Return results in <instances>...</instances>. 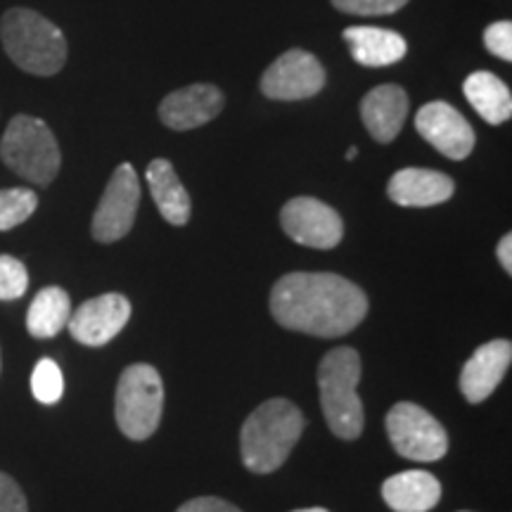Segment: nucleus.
I'll use <instances>...</instances> for the list:
<instances>
[{
    "mask_svg": "<svg viewBox=\"0 0 512 512\" xmlns=\"http://www.w3.org/2000/svg\"><path fill=\"white\" fill-rule=\"evenodd\" d=\"M271 313L285 330L344 337L363 323L368 297L337 273H287L273 285Z\"/></svg>",
    "mask_w": 512,
    "mask_h": 512,
    "instance_id": "f257e3e1",
    "label": "nucleus"
},
{
    "mask_svg": "<svg viewBox=\"0 0 512 512\" xmlns=\"http://www.w3.org/2000/svg\"><path fill=\"white\" fill-rule=\"evenodd\" d=\"M306 418L290 399L275 396L261 403L240 432L242 463L254 475H268L285 465L304 434Z\"/></svg>",
    "mask_w": 512,
    "mask_h": 512,
    "instance_id": "f03ea898",
    "label": "nucleus"
},
{
    "mask_svg": "<svg viewBox=\"0 0 512 512\" xmlns=\"http://www.w3.org/2000/svg\"><path fill=\"white\" fill-rule=\"evenodd\" d=\"M5 55L22 72L55 76L67 64V38L48 17L29 8H12L0 19Z\"/></svg>",
    "mask_w": 512,
    "mask_h": 512,
    "instance_id": "7ed1b4c3",
    "label": "nucleus"
},
{
    "mask_svg": "<svg viewBox=\"0 0 512 512\" xmlns=\"http://www.w3.org/2000/svg\"><path fill=\"white\" fill-rule=\"evenodd\" d=\"M358 380H361V356L356 349L337 347L320 361V408L332 434L339 439H358L366 425L361 396L356 392Z\"/></svg>",
    "mask_w": 512,
    "mask_h": 512,
    "instance_id": "20e7f679",
    "label": "nucleus"
},
{
    "mask_svg": "<svg viewBox=\"0 0 512 512\" xmlns=\"http://www.w3.org/2000/svg\"><path fill=\"white\" fill-rule=\"evenodd\" d=\"M0 159L19 178L34 185H50L60 174L62 152L55 133L43 119L17 114L0 140Z\"/></svg>",
    "mask_w": 512,
    "mask_h": 512,
    "instance_id": "39448f33",
    "label": "nucleus"
},
{
    "mask_svg": "<svg viewBox=\"0 0 512 512\" xmlns=\"http://www.w3.org/2000/svg\"><path fill=\"white\" fill-rule=\"evenodd\" d=\"M164 413V382L155 366L133 363L119 377L114 415L119 430L133 441H145L157 432Z\"/></svg>",
    "mask_w": 512,
    "mask_h": 512,
    "instance_id": "423d86ee",
    "label": "nucleus"
},
{
    "mask_svg": "<svg viewBox=\"0 0 512 512\" xmlns=\"http://www.w3.org/2000/svg\"><path fill=\"white\" fill-rule=\"evenodd\" d=\"M387 434L394 451L418 463H434L448 451V434L441 422L418 403L401 401L387 413Z\"/></svg>",
    "mask_w": 512,
    "mask_h": 512,
    "instance_id": "0eeeda50",
    "label": "nucleus"
},
{
    "mask_svg": "<svg viewBox=\"0 0 512 512\" xmlns=\"http://www.w3.org/2000/svg\"><path fill=\"white\" fill-rule=\"evenodd\" d=\"M140 204V181L131 164H119L93 214V238L112 245L131 233Z\"/></svg>",
    "mask_w": 512,
    "mask_h": 512,
    "instance_id": "6e6552de",
    "label": "nucleus"
},
{
    "mask_svg": "<svg viewBox=\"0 0 512 512\" xmlns=\"http://www.w3.org/2000/svg\"><path fill=\"white\" fill-rule=\"evenodd\" d=\"M328 74L316 55L306 50H287L261 76V93L268 100H309L325 88Z\"/></svg>",
    "mask_w": 512,
    "mask_h": 512,
    "instance_id": "1a4fd4ad",
    "label": "nucleus"
},
{
    "mask_svg": "<svg viewBox=\"0 0 512 512\" xmlns=\"http://www.w3.org/2000/svg\"><path fill=\"white\" fill-rule=\"evenodd\" d=\"M287 238L313 249H332L344 238V221L330 204L316 197H294L280 211Z\"/></svg>",
    "mask_w": 512,
    "mask_h": 512,
    "instance_id": "9d476101",
    "label": "nucleus"
},
{
    "mask_svg": "<svg viewBox=\"0 0 512 512\" xmlns=\"http://www.w3.org/2000/svg\"><path fill=\"white\" fill-rule=\"evenodd\" d=\"M415 128L434 150H439L441 155L453 159V162H463L475 150L477 136L472 131L470 121L444 100L422 105L420 112L415 114Z\"/></svg>",
    "mask_w": 512,
    "mask_h": 512,
    "instance_id": "9b49d317",
    "label": "nucleus"
},
{
    "mask_svg": "<svg viewBox=\"0 0 512 512\" xmlns=\"http://www.w3.org/2000/svg\"><path fill=\"white\" fill-rule=\"evenodd\" d=\"M131 318V304L124 294L110 292L88 299L69 316V335L86 347H105Z\"/></svg>",
    "mask_w": 512,
    "mask_h": 512,
    "instance_id": "f8f14e48",
    "label": "nucleus"
},
{
    "mask_svg": "<svg viewBox=\"0 0 512 512\" xmlns=\"http://www.w3.org/2000/svg\"><path fill=\"white\" fill-rule=\"evenodd\" d=\"M223 110V93L209 83H192L169 93L159 105V119L171 131H192L209 124Z\"/></svg>",
    "mask_w": 512,
    "mask_h": 512,
    "instance_id": "ddd939ff",
    "label": "nucleus"
},
{
    "mask_svg": "<svg viewBox=\"0 0 512 512\" xmlns=\"http://www.w3.org/2000/svg\"><path fill=\"white\" fill-rule=\"evenodd\" d=\"M512 361V344L508 339H494L479 347L465 361L460 373V392L470 403H482L496 392Z\"/></svg>",
    "mask_w": 512,
    "mask_h": 512,
    "instance_id": "4468645a",
    "label": "nucleus"
},
{
    "mask_svg": "<svg viewBox=\"0 0 512 512\" xmlns=\"http://www.w3.org/2000/svg\"><path fill=\"white\" fill-rule=\"evenodd\" d=\"M456 183L446 174L432 169H418V166H408V169L396 171L387 183L389 200L399 207H437L453 197Z\"/></svg>",
    "mask_w": 512,
    "mask_h": 512,
    "instance_id": "2eb2a0df",
    "label": "nucleus"
},
{
    "mask_svg": "<svg viewBox=\"0 0 512 512\" xmlns=\"http://www.w3.org/2000/svg\"><path fill=\"white\" fill-rule=\"evenodd\" d=\"M408 117V93L396 83H384L361 102V119L377 143H392Z\"/></svg>",
    "mask_w": 512,
    "mask_h": 512,
    "instance_id": "dca6fc26",
    "label": "nucleus"
},
{
    "mask_svg": "<svg viewBox=\"0 0 512 512\" xmlns=\"http://www.w3.org/2000/svg\"><path fill=\"white\" fill-rule=\"evenodd\" d=\"M382 498L394 512H430L441 501V482L425 470H406L382 484Z\"/></svg>",
    "mask_w": 512,
    "mask_h": 512,
    "instance_id": "f3484780",
    "label": "nucleus"
},
{
    "mask_svg": "<svg viewBox=\"0 0 512 512\" xmlns=\"http://www.w3.org/2000/svg\"><path fill=\"white\" fill-rule=\"evenodd\" d=\"M344 41L363 67H389L403 60L408 43L401 34L380 27H349L344 29Z\"/></svg>",
    "mask_w": 512,
    "mask_h": 512,
    "instance_id": "a211bd4d",
    "label": "nucleus"
},
{
    "mask_svg": "<svg viewBox=\"0 0 512 512\" xmlns=\"http://www.w3.org/2000/svg\"><path fill=\"white\" fill-rule=\"evenodd\" d=\"M147 185H150V195L155 200L159 214L171 226H185L190 221L192 202L188 190L183 188L181 178L176 176L174 164L169 159H155L147 166Z\"/></svg>",
    "mask_w": 512,
    "mask_h": 512,
    "instance_id": "6ab92c4d",
    "label": "nucleus"
},
{
    "mask_svg": "<svg viewBox=\"0 0 512 512\" xmlns=\"http://www.w3.org/2000/svg\"><path fill=\"white\" fill-rule=\"evenodd\" d=\"M463 93L467 102L475 107V112L486 124L501 126L512 117V95L503 79L491 72H475L463 83Z\"/></svg>",
    "mask_w": 512,
    "mask_h": 512,
    "instance_id": "aec40b11",
    "label": "nucleus"
},
{
    "mask_svg": "<svg viewBox=\"0 0 512 512\" xmlns=\"http://www.w3.org/2000/svg\"><path fill=\"white\" fill-rule=\"evenodd\" d=\"M72 299L62 287H46L34 297L27 311V330L36 339H50L67 328Z\"/></svg>",
    "mask_w": 512,
    "mask_h": 512,
    "instance_id": "412c9836",
    "label": "nucleus"
},
{
    "mask_svg": "<svg viewBox=\"0 0 512 512\" xmlns=\"http://www.w3.org/2000/svg\"><path fill=\"white\" fill-rule=\"evenodd\" d=\"M38 197L29 188H8L0 190V230H12L22 226L34 216Z\"/></svg>",
    "mask_w": 512,
    "mask_h": 512,
    "instance_id": "4be33fe9",
    "label": "nucleus"
},
{
    "mask_svg": "<svg viewBox=\"0 0 512 512\" xmlns=\"http://www.w3.org/2000/svg\"><path fill=\"white\" fill-rule=\"evenodd\" d=\"M31 392L43 406H55L64 394V375L53 358H41L31 373Z\"/></svg>",
    "mask_w": 512,
    "mask_h": 512,
    "instance_id": "5701e85b",
    "label": "nucleus"
},
{
    "mask_svg": "<svg viewBox=\"0 0 512 512\" xmlns=\"http://www.w3.org/2000/svg\"><path fill=\"white\" fill-rule=\"evenodd\" d=\"M29 287V273L22 261L10 254H0V302H15Z\"/></svg>",
    "mask_w": 512,
    "mask_h": 512,
    "instance_id": "b1692460",
    "label": "nucleus"
},
{
    "mask_svg": "<svg viewBox=\"0 0 512 512\" xmlns=\"http://www.w3.org/2000/svg\"><path fill=\"white\" fill-rule=\"evenodd\" d=\"M408 0H332L337 10L358 17H382L399 12Z\"/></svg>",
    "mask_w": 512,
    "mask_h": 512,
    "instance_id": "393cba45",
    "label": "nucleus"
},
{
    "mask_svg": "<svg viewBox=\"0 0 512 512\" xmlns=\"http://www.w3.org/2000/svg\"><path fill=\"white\" fill-rule=\"evenodd\" d=\"M484 46L491 55L501 57L505 62L512 60V24L508 19H503V22H494L486 27Z\"/></svg>",
    "mask_w": 512,
    "mask_h": 512,
    "instance_id": "a878e982",
    "label": "nucleus"
},
{
    "mask_svg": "<svg viewBox=\"0 0 512 512\" xmlns=\"http://www.w3.org/2000/svg\"><path fill=\"white\" fill-rule=\"evenodd\" d=\"M0 512H29L24 491L5 472H0Z\"/></svg>",
    "mask_w": 512,
    "mask_h": 512,
    "instance_id": "bb28decb",
    "label": "nucleus"
},
{
    "mask_svg": "<svg viewBox=\"0 0 512 512\" xmlns=\"http://www.w3.org/2000/svg\"><path fill=\"white\" fill-rule=\"evenodd\" d=\"M176 512H242V510L238 505L223 501V498L200 496V498H192L188 503H183Z\"/></svg>",
    "mask_w": 512,
    "mask_h": 512,
    "instance_id": "cd10ccee",
    "label": "nucleus"
},
{
    "mask_svg": "<svg viewBox=\"0 0 512 512\" xmlns=\"http://www.w3.org/2000/svg\"><path fill=\"white\" fill-rule=\"evenodd\" d=\"M496 254H498V261H501L503 271L510 275L512 273V235L510 233H505L501 242H498Z\"/></svg>",
    "mask_w": 512,
    "mask_h": 512,
    "instance_id": "c85d7f7f",
    "label": "nucleus"
},
{
    "mask_svg": "<svg viewBox=\"0 0 512 512\" xmlns=\"http://www.w3.org/2000/svg\"><path fill=\"white\" fill-rule=\"evenodd\" d=\"M292 512H330L325 508H302V510H292Z\"/></svg>",
    "mask_w": 512,
    "mask_h": 512,
    "instance_id": "c756f323",
    "label": "nucleus"
},
{
    "mask_svg": "<svg viewBox=\"0 0 512 512\" xmlns=\"http://www.w3.org/2000/svg\"><path fill=\"white\" fill-rule=\"evenodd\" d=\"M358 157V150L356 147H349V152H347V159L351 162V159H356Z\"/></svg>",
    "mask_w": 512,
    "mask_h": 512,
    "instance_id": "7c9ffc66",
    "label": "nucleus"
},
{
    "mask_svg": "<svg viewBox=\"0 0 512 512\" xmlns=\"http://www.w3.org/2000/svg\"><path fill=\"white\" fill-rule=\"evenodd\" d=\"M460 512H467V510H460Z\"/></svg>",
    "mask_w": 512,
    "mask_h": 512,
    "instance_id": "2f4dec72",
    "label": "nucleus"
}]
</instances>
